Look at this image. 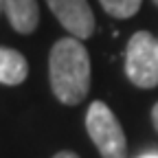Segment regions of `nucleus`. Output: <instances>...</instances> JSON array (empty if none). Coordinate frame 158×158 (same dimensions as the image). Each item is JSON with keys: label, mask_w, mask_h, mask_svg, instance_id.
Returning <instances> with one entry per match:
<instances>
[{"label": "nucleus", "mask_w": 158, "mask_h": 158, "mask_svg": "<svg viewBox=\"0 0 158 158\" xmlns=\"http://www.w3.org/2000/svg\"><path fill=\"white\" fill-rule=\"evenodd\" d=\"M48 81L55 99L64 106H77L90 90V55L81 40H57L48 55Z\"/></svg>", "instance_id": "nucleus-1"}, {"label": "nucleus", "mask_w": 158, "mask_h": 158, "mask_svg": "<svg viewBox=\"0 0 158 158\" xmlns=\"http://www.w3.org/2000/svg\"><path fill=\"white\" fill-rule=\"evenodd\" d=\"M86 130L103 158H127V141L114 112L103 101H92L86 112Z\"/></svg>", "instance_id": "nucleus-2"}, {"label": "nucleus", "mask_w": 158, "mask_h": 158, "mask_svg": "<svg viewBox=\"0 0 158 158\" xmlns=\"http://www.w3.org/2000/svg\"><path fill=\"white\" fill-rule=\"evenodd\" d=\"M125 75L138 88H156L158 86V40L138 31L130 37L125 51Z\"/></svg>", "instance_id": "nucleus-3"}, {"label": "nucleus", "mask_w": 158, "mask_h": 158, "mask_svg": "<svg viewBox=\"0 0 158 158\" xmlns=\"http://www.w3.org/2000/svg\"><path fill=\"white\" fill-rule=\"evenodd\" d=\"M46 5L70 37L88 40L94 33V13L88 0H46Z\"/></svg>", "instance_id": "nucleus-4"}, {"label": "nucleus", "mask_w": 158, "mask_h": 158, "mask_svg": "<svg viewBox=\"0 0 158 158\" xmlns=\"http://www.w3.org/2000/svg\"><path fill=\"white\" fill-rule=\"evenodd\" d=\"M9 24L20 35H31L40 24V5L37 0H2Z\"/></svg>", "instance_id": "nucleus-5"}, {"label": "nucleus", "mask_w": 158, "mask_h": 158, "mask_svg": "<svg viewBox=\"0 0 158 158\" xmlns=\"http://www.w3.org/2000/svg\"><path fill=\"white\" fill-rule=\"evenodd\" d=\"M27 75H29L27 57L20 51L0 46V84L2 86H20L22 81H27Z\"/></svg>", "instance_id": "nucleus-6"}, {"label": "nucleus", "mask_w": 158, "mask_h": 158, "mask_svg": "<svg viewBox=\"0 0 158 158\" xmlns=\"http://www.w3.org/2000/svg\"><path fill=\"white\" fill-rule=\"evenodd\" d=\"M99 2H101V7L108 15L125 20V18H132L138 13L143 0H99Z\"/></svg>", "instance_id": "nucleus-7"}, {"label": "nucleus", "mask_w": 158, "mask_h": 158, "mask_svg": "<svg viewBox=\"0 0 158 158\" xmlns=\"http://www.w3.org/2000/svg\"><path fill=\"white\" fill-rule=\"evenodd\" d=\"M152 123H154V127H156V132H158V103L152 108Z\"/></svg>", "instance_id": "nucleus-8"}, {"label": "nucleus", "mask_w": 158, "mask_h": 158, "mask_svg": "<svg viewBox=\"0 0 158 158\" xmlns=\"http://www.w3.org/2000/svg\"><path fill=\"white\" fill-rule=\"evenodd\" d=\"M53 158H79V156H77L75 152H57Z\"/></svg>", "instance_id": "nucleus-9"}, {"label": "nucleus", "mask_w": 158, "mask_h": 158, "mask_svg": "<svg viewBox=\"0 0 158 158\" xmlns=\"http://www.w3.org/2000/svg\"><path fill=\"white\" fill-rule=\"evenodd\" d=\"M138 158H158L156 152H149V154H143V156H138Z\"/></svg>", "instance_id": "nucleus-10"}, {"label": "nucleus", "mask_w": 158, "mask_h": 158, "mask_svg": "<svg viewBox=\"0 0 158 158\" xmlns=\"http://www.w3.org/2000/svg\"><path fill=\"white\" fill-rule=\"evenodd\" d=\"M0 11H5V7H2V0H0Z\"/></svg>", "instance_id": "nucleus-11"}, {"label": "nucleus", "mask_w": 158, "mask_h": 158, "mask_svg": "<svg viewBox=\"0 0 158 158\" xmlns=\"http://www.w3.org/2000/svg\"><path fill=\"white\" fill-rule=\"evenodd\" d=\"M152 2H154V5H156V7H158V0H152Z\"/></svg>", "instance_id": "nucleus-12"}]
</instances>
